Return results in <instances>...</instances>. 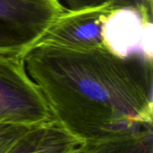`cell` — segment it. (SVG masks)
I'll return each instance as SVG.
<instances>
[{
    "instance_id": "6da1fadb",
    "label": "cell",
    "mask_w": 153,
    "mask_h": 153,
    "mask_svg": "<svg viewBox=\"0 0 153 153\" xmlns=\"http://www.w3.org/2000/svg\"><path fill=\"white\" fill-rule=\"evenodd\" d=\"M54 122L83 144L153 128V61L39 42L24 56Z\"/></svg>"
},
{
    "instance_id": "7a4b0ae2",
    "label": "cell",
    "mask_w": 153,
    "mask_h": 153,
    "mask_svg": "<svg viewBox=\"0 0 153 153\" xmlns=\"http://www.w3.org/2000/svg\"><path fill=\"white\" fill-rule=\"evenodd\" d=\"M65 8L60 0H0V55L23 56Z\"/></svg>"
},
{
    "instance_id": "3957f363",
    "label": "cell",
    "mask_w": 153,
    "mask_h": 153,
    "mask_svg": "<svg viewBox=\"0 0 153 153\" xmlns=\"http://www.w3.org/2000/svg\"><path fill=\"white\" fill-rule=\"evenodd\" d=\"M53 122L41 91L25 68L23 56L0 55V123L43 126Z\"/></svg>"
},
{
    "instance_id": "277c9868",
    "label": "cell",
    "mask_w": 153,
    "mask_h": 153,
    "mask_svg": "<svg viewBox=\"0 0 153 153\" xmlns=\"http://www.w3.org/2000/svg\"><path fill=\"white\" fill-rule=\"evenodd\" d=\"M114 3L83 10L65 8L39 42L74 49H105L106 22Z\"/></svg>"
},
{
    "instance_id": "5b68a950",
    "label": "cell",
    "mask_w": 153,
    "mask_h": 153,
    "mask_svg": "<svg viewBox=\"0 0 153 153\" xmlns=\"http://www.w3.org/2000/svg\"><path fill=\"white\" fill-rule=\"evenodd\" d=\"M93 153H153V128L92 145Z\"/></svg>"
},
{
    "instance_id": "8992f818",
    "label": "cell",
    "mask_w": 153,
    "mask_h": 153,
    "mask_svg": "<svg viewBox=\"0 0 153 153\" xmlns=\"http://www.w3.org/2000/svg\"><path fill=\"white\" fill-rule=\"evenodd\" d=\"M82 144L56 124L49 136L35 153H72Z\"/></svg>"
},
{
    "instance_id": "52a82bcc",
    "label": "cell",
    "mask_w": 153,
    "mask_h": 153,
    "mask_svg": "<svg viewBox=\"0 0 153 153\" xmlns=\"http://www.w3.org/2000/svg\"><path fill=\"white\" fill-rule=\"evenodd\" d=\"M56 123L39 126L21 139L6 153H35L51 134Z\"/></svg>"
},
{
    "instance_id": "ba28073f",
    "label": "cell",
    "mask_w": 153,
    "mask_h": 153,
    "mask_svg": "<svg viewBox=\"0 0 153 153\" xmlns=\"http://www.w3.org/2000/svg\"><path fill=\"white\" fill-rule=\"evenodd\" d=\"M39 126L0 123V153H6L21 139Z\"/></svg>"
},
{
    "instance_id": "9c48e42d",
    "label": "cell",
    "mask_w": 153,
    "mask_h": 153,
    "mask_svg": "<svg viewBox=\"0 0 153 153\" xmlns=\"http://www.w3.org/2000/svg\"><path fill=\"white\" fill-rule=\"evenodd\" d=\"M70 10H83L95 8L108 4H112L119 0H65Z\"/></svg>"
},
{
    "instance_id": "30bf717a",
    "label": "cell",
    "mask_w": 153,
    "mask_h": 153,
    "mask_svg": "<svg viewBox=\"0 0 153 153\" xmlns=\"http://www.w3.org/2000/svg\"><path fill=\"white\" fill-rule=\"evenodd\" d=\"M72 153H93V148L92 145L82 144Z\"/></svg>"
},
{
    "instance_id": "8fae6325",
    "label": "cell",
    "mask_w": 153,
    "mask_h": 153,
    "mask_svg": "<svg viewBox=\"0 0 153 153\" xmlns=\"http://www.w3.org/2000/svg\"><path fill=\"white\" fill-rule=\"evenodd\" d=\"M147 1H149V2H152V0H147Z\"/></svg>"
}]
</instances>
